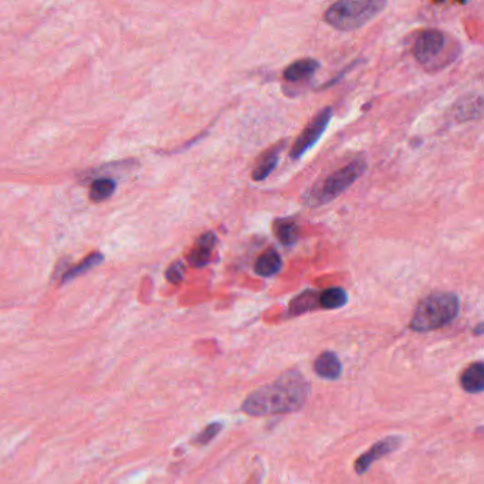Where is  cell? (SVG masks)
I'll use <instances>...</instances> for the list:
<instances>
[{"label": "cell", "instance_id": "cell-1", "mask_svg": "<svg viewBox=\"0 0 484 484\" xmlns=\"http://www.w3.org/2000/svg\"><path fill=\"white\" fill-rule=\"evenodd\" d=\"M307 396L308 385L305 379L298 372L290 371L274 384L252 393L243 403V411L252 416L292 412L304 405Z\"/></svg>", "mask_w": 484, "mask_h": 484}, {"label": "cell", "instance_id": "cell-2", "mask_svg": "<svg viewBox=\"0 0 484 484\" xmlns=\"http://www.w3.org/2000/svg\"><path fill=\"white\" fill-rule=\"evenodd\" d=\"M460 308V303L453 293H434L426 297L416 308L411 321V328L418 333L432 331L452 322Z\"/></svg>", "mask_w": 484, "mask_h": 484}, {"label": "cell", "instance_id": "cell-3", "mask_svg": "<svg viewBox=\"0 0 484 484\" xmlns=\"http://www.w3.org/2000/svg\"><path fill=\"white\" fill-rule=\"evenodd\" d=\"M386 2L381 0H344L334 3L324 15V20L341 31H352L375 19Z\"/></svg>", "mask_w": 484, "mask_h": 484}, {"label": "cell", "instance_id": "cell-4", "mask_svg": "<svg viewBox=\"0 0 484 484\" xmlns=\"http://www.w3.org/2000/svg\"><path fill=\"white\" fill-rule=\"evenodd\" d=\"M367 162L364 159H355L348 165L331 174L321 185L315 186L308 192L307 197L311 206L326 205L328 202L338 197L349 186H352L367 171Z\"/></svg>", "mask_w": 484, "mask_h": 484}, {"label": "cell", "instance_id": "cell-5", "mask_svg": "<svg viewBox=\"0 0 484 484\" xmlns=\"http://www.w3.org/2000/svg\"><path fill=\"white\" fill-rule=\"evenodd\" d=\"M451 37L436 29L426 30L421 33L412 47V53L418 63L426 68L443 67L451 63Z\"/></svg>", "mask_w": 484, "mask_h": 484}, {"label": "cell", "instance_id": "cell-6", "mask_svg": "<svg viewBox=\"0 0 484 484\" xmlns=\"http://www.w3.org/2000/svg\"><path fill=\"white\" fill-rule=\"evenodd\" d=\"M331 118H333V108L331 107L322 108L317 114V116L308 124V127L300 134V137L297 138V141L294 142V145L292 148L290 156L293 159H298L307 151H310L318 142V139L322 137V134L326 133Z\"/></svg>", "mask_w": 484, "mask_h": 484}, {"label": "cell", "instance_id": "cell-7", "mask_svg": "<svg viewBox=\"0 0 484 484\" xmlns=\"http://www.w3.org/2000/svg\"><path fill=\"white\" fill-rule=\"evenodd\" d=\"M216 246V234L213 232H206L202 234L188 255V260L193 267H204L209 263L212 252Z\"/></svg>", "mask_w": 484, "mask_h": 484}, {"label": "cell", "instance_id": "cell-8", "mask_svg": "<svg viewBox=\"0 0 484 484\" xmlns=\"http://www.w3.org/2000/svg\"><path fill=\"white\" fill-rule=\"evenodd\" d=\"M400 440L398 437H388L385 440L378 441L377 445H374L370 452H367L365 455H362L356 463H355V470L356 473H365L367 469L379 457L391 453L392 451H395L399 446Z\"/></svg>", "mask_w": 484, "mask_h": 484}, {"label": "cell", "instance_id": "cell-9", "mask_svg": "<svg viewBox=\"0 0 484 484\" xmlns=\"http://www.w3.org/2000/svg\"><path fill=\"white\" fill-rule=\"evenodd\" d=\"M285 145H286V142L277 144L275 146H273L271 149L266 151V152L259 158V162L256 164V167H255V169H253V174H252L253 181L262 182V181H264V179L275 169V167H277V164H278L280 152H281V149H283Z\"/></svg>", "mask_w": 484, "mask_h": 484}, {"label": "cell", "instance_id": "cell-10", "mask_svg": "<svg viewBox=\"0 0 484 484\" xmlns=\"http://www.w3.org/2000/svg\"><path fill=\"white\" fill-rule=\"evenodd\" d=\"M319 64L314 59H301L294 63H292L286 70H285V78L289 83H300L304 80L310 78L317 70Z\"/></svg>", "mask_w": 484, "mask_h": 484}, {"label": "cell", "instance_id": "cell-11", "mask_svg": "<svg viewBox=\"0 0 484 484\" xmlns=\"http://www.w3.org/2000/svg\"><path fill=\"white\" fill-rule=\"evenodd\" d=\"M315 372L326 379H337L341 375V362L334 352H324L315 361Z\"/></svg>", "mask_w": 484, "mask_h": 484}, {"label": "cell", "instance_id": "cell-12", "mask_svg": "<svg viewBox=\"0 0 484 484\" xmlns=\"http://www.w3.org/2000/svg\"><path fill=\"white\" fill-rule=\"evenodd\" d=\"M274 233L278 239L281 245L285 246H292L298 240V233L300 227L294 222V219L287 218V219H278L274 223Z\"/></svg>", "mask_w": 484, "mask_h": 484}, {"label": "cell", "instance_id": "cell-13", "mask_svg": "<svg viewBox=\"0 0 484 484\" xmlns=\"http://www.w3.org/2000/svg\"><path fill=\"white\" fill-rule=\"evenodd\" d=\"M281 266H283V262H281L280 255L274 249H270L257 259L255 271L262 277H271L281 270Z\"/></svg>", "mask_w": 484, "mask_h": 484}, {"label": "cell", "instance_id": "cell-14", "mask_svg": "<svg viewBox=\"0 0 484 484\" xmlns=\"http://www.w3.org/2000/svg\"><path fill=\"white\" fill-rule=\"evenodd\" d=\"M462 386L470 393H478L484 388V368L481 362L470 365L462 375Z\"/></svg>", "mask_w": 484, "mask_h": 484}, {"label": "cell", "instance_id": "cell-15", "mask_svg": "<svg viewBox=\"0 0 484 484\" xmlns=\"http://www.w3.org/2000/svg\"><path fill=\"white\" fill-rule=\"evenodd\" d=\"M347 301H348V294L341 287L327 289L324 292H321L319 297H318L319 307L327 308V310L341 308V307H344L347 304Z\"/></svg>", "mask_w": 484, "mask_h": 484}, {"label": "cell", "instance_id": "cell-16", "mask_svg": "<svg viewBox=\"0 0 484 484\" xmlns=\"http://www.w3.org/2000/svg\"><path fill=\"white\" fill-rule=\"evenodd\" d=\"M318 297H319V293L312 292V290H307V292L298 294L290 303V314L298 315V314H303V312H307L310 310L317 308L319 305Z\"/></svg>", "mask_w": 484, "mask_h": 484}, {"label": "cell", "instance_id": "cell-17", "mask_svg": "<svg viewBox=\"0 0 484 484\" xmlns=\"http://www.w3.org/2000/svg\"><path fill=\"white\" fill-rule=\"evenodd\" d=\"M115 189H116V183L112 179H107V178L96 179L91 183L90 199L96 202V204H100V202L109 199L114 195Z\"/></svg>", "mask_w": 484, "mask_h": 484}, {"label": "cell", "instance_id": "cell-18", "mask_svg": "<svg viewBox=\"0 0 484 484\" xmlns=\"http://www.w3.org/2000/svg\"><path fill=\"white\" fill-rule=\"evenodd\" d=\"M104 262V256L101 253H93L90 255L87 259H84L82 263L74 266L73 269L67 270L61 278L63 283H67V281L78 277V275H82V274H86L89 270H91L93 267L101 264Z\"/></svg>", "mask_w": 484, "mask_h": 484}, {"label": "cell", "instance_id": "cell-19", "mask_svg": "<svg viewBox=\"0 0 484 484\" xmlns=\"http://www.w3.org/2000/svg\"><path fill=\"white\" fill-rule=\"evenodd\" d=\"M481 98L477 97V100L474 101V98L470 100H464L462 103H459L456 105L455 109V115L459 121H467V119H476L481 116Z\"/></svg>", "mask_w": 484, "mask_h": 484}, {"label": "cell", "instance_id": "cell-20", "mask_svg": "<svg viewBox=\"0 0 484 484\" xmlns=\"http://www.w3.org/2000/svg\"><path fill=\"white\" fill-rule=\"evenodd\" d=\"M183 273H185L183 263L176 262L167 270V280L172 285H179L181 281L183 280Z\"/></svg>", "mask_w": 484, "mask_h": 484}, {"label": "cell", "instance_id": "cell-21", "mask_svg": "<svg viewBox=\"0 0 484 484\" xmlns=\"http://www.w3.org/2000/svg\"><path fill=\"white\" fill-rule=\"evenodd\" d=\"M220 425L219 423H213V425H209L204 432H202L200 434L196 436L195 441L199 443V445H205V443L211 441L219 432H220Z\"/></svg>", "mask_w": 484, "mask_h": 484}]
</instances>
